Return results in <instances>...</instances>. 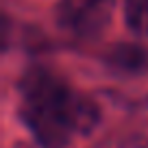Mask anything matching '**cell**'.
<instances>
[{"instance_id":"6da1fadb","label":"cell","mask_w":148,"mask_h":148,"mask_svg":"<svg viewBox=\"0 0 148 148\" xmlns=\"http://www.w3.org/2000/svg\"><path fill=\"white\" fill-rule=\"evenodd\" d=\"M20 116L39 148H68L72 135H92L100 124L96 100L72 89L46 68H33L20 79Z\"/></svg>"},{"instance_id":"7a4b0ae2","label":"cell","mask_w":148,"mask_h":148,"mask_svg":"<svg viewBox=\"0 0 148 148\" xmlns=\"http://www.w3.org/2000/svg\"><path fill=\"white\" fill-rule=\"evenodd\" d=\"M116 11V0H59L57 22L81 39H96L105 33Z\"/></svg>"},{"instance_id":"3957f363","label":"cell","mask_w":148,"mask_h":148,"mask_svg":"<svg viewBox=\"0 0 148 148\" xmlns=\"http://www.w3.org/2000/svg\"><path fill=\"white\" fill-rule=\"evenodd\" d=\"M109 68L124 74H139L148 70V50L139 44H113L105 52Z\"/></svg>"},{"instance_id":"277c9868","label":"cell","mask_w":148,"mask_h":148,"mask_svg":"<svg viewBox=\"0 0 148 148\" xmlns=\"http://www.w3.org/2000/svg\"><path fill=\"white\" fill-rule=\"evenodd\" d=\"M124 24L133 35L148 37V0H124Z\"/></svg>"},{"instance_id":"5b68a950","label":"cell","mask_w":148,"mask_h":148,"mask_svg":"<svg viewBox=\"0 0 148 148\" xmlns=\"http://www.w3.org/2000/svg\"><path fill=\"white\" fill-rule=\"evenodd\" d=\"M142 148H148V144H144V146H142Z\"/></svg>"}]
</instances>
